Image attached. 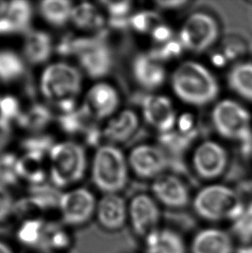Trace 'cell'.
<instances>
[{
	"label": "cell",
	"instance_id": "7a4b0ae2",
	"mask_svg": "<svg viewBox=\"0 0 252 253\" xmlns=\"http://www.w3.org/2000/svg\"><path fill=\"white\" fill-rule=\"evenodd\" d=\"M245 205L237 192L218 184L202 188L193 201L195 213L201 219L211 222H232L241 213Z\"/></svg>",
	"mask_w": 252,
	"mask_h": 253
},
{
	"label": "cell",
	"instance_id": "5bb4252c",
	"mask_svg": "<svg viewBox=\"0 0 252 253\" xmlns=\"http://www.w3.org/2000/svg\"><path fill=\"white\" fill-rule=\"evenodd\" d=\"M95 215L104 229H121L128 220V204L118 194L104 195L97 202Z\"/></svg>",
	"mask_w": 252,
	"mask_h": 253
},
{
	"label": "cell",
	"instance_id": "f35d334b",
	"mask_svg": "<svg viewBox=\"0 0 252 253\" xmlns=\"http://www.w3.org/2000/svg\"><path fill=\"white\" fill-rule=\"evenodd\" d=\"M171 35L170 29L165 25H157L152 30L154 39L160 42L170 41Z\"/></svg>",
	"mask_w": 252,
	"mask_h": 253
},
{
	"label": "cell",
	"instance_id": "8992f818",
	"mask_svg": "<svg viewBox=\"0 0 252 253\" xmlns=\"http://www.w3.org/2000/svg\"><path fill=\"white\" fill-rule=\"evenodd\" d=\"M215 129L222 137L246 140L251 134L252 117L242 105L231 99L218 102L211 113Z\"/></svg>",
	"mask_w": 252,
	"mask_h": 253
},
{
	"label": "cell",
	"instance_id": "30bf717a",
	"mask_svg": "<svg viewBox=\"0 0 252 253\" xmlns=\"http://www.w3.org/2000/svg\"><path fill=\"white\" fill-rule=\"evenodd\" d=\"M227 153L220 144L206 141L194 152L193 163L197 174L203 179L212 180L220 176L227 165Z\"/></svg>",
	"mask_w": 252,
	"mask_h": 253
},
{
	"label": "cell",
	"instance_id": "9a60e30c",
	"mask_svg": "<svg viewBox=\"0 0 252 253\" xmlns=\"http://www.w3.org/2000/svg\"><path fill=\"white\" fill-rule=\"evenodd\" d=\"M120 104L116 90L106 83H99L90 89L85 107L93 119H104L114 113Z\"/></svg>",
	"mask_w": 252,
	"mask_h": 253
},
{
	"label": "cell",
	"instance_id": "7bdbcfd3",
	"mask_svg": "<svg viewBox=\"0 0 252 253\" xmlns=\"http://www.w3.org/2000/svg\"><path fill=\"white\" fill-rule=\"evenodd\" d=\"M9 2H3V1H0V16L6 10L7 5H8Z\"/></svg>",
	"mask_w": 252,
	"mask_h": 253
},
{
	"label": "cell",
	"instance_id": "52a82bcc",
	"mask_svg": "<svg viewBox=\"0 0 252 253\" xmlns=\"http://www.w3.org/2000/svg\"><path fill=\"white\" fill-rule=\"evenodd\" d=\"M218 37V26L214 18L204 12H196L181 28L180 42L183 48L200 53L213 45Z\"/></svg>",
	"mask_w": 252,
	"mask_h": 253
},
{
	"label": "cell",
	"instance_id": "44dd1931",
	"mask_svg": "<svg viewBox=\"0 0 252 253\" xmlns=\"http://www.w3.org/2000/svg\"><path fill=\"white\" fill-rule=\"evenodd\" d=\"M138 118L131 110H125L119 116L111 120L104 134L113 143H124L132 137L138 127Z\"/></svg>",
	"mask_w": 252,
	"mask_h": 253
},
{
	"label": "cell",
	"instance_id": "f1b7e54d",
	"mask_svg": "<svg viewBox=\"0 0 252 253\" xmlns=\"http://www.w3.org/2000/svg\"><path fill=\"white\" fill-rule=\"evenodd\" d=\"M46 223L43 219L38 218L24 220L17 229V240L26 247L39 248Z\"/></svg>",
	"mask_w": 252,
	"mask_h": 253
},
{
	"label": "cell",
	"instance_id": "6da1fadb",
	"mask_svg": "<svg viewBox=\"0 0 252 253\" xmlns=\"http://www.w3.org/2000/svg\"><path fill=\"white\" fill-rule=\"evenodd\" d=\"M171 85L179 99L192 106H206L212 102L219 91L214 76L205 66L195 62L179 66L172 75Z\"/></svg>",
	"mask_w": 252,
	"mask_h": 253
},
{
	"label": "cell",
	"instance_id": "cb8c5ba5",
	"mask_svg": "<svg viewBox=\"0 0 252 253\" xmlns=\"http://www.w3.org/2000/svg\"><path fill=\"white\" fill-rule=\"evenodd\" d=\"M26 75L23 59L15 52L0 50V81L4 83H15Z\"/></svg>",
	"mask_w": 252,
	"mask_h": 253
},
{
	"label": "cell",
	"instance_id": "d590c367",
	"mask_svg": "<svg viewBox=\"0 0 252 253\" xmlns=\"http://www.w3.org/2000/svg\"><path fill=\"white\" fill-rule=\"evenodd\" d=\"M15 209L13 199L5 187L0 185V222L8 219Z\"/></svg>",
	"mask_w": 252,
	"mask_h": 253
},
{
	"label": "cell",
	"instance_id": "9c48e42d",
	"mask_svg": "<svg viewBox=\"0 0 252 253\" xmlns=\"http://www.w3.org/2000/svg\"><path fill=\"white\" fill-rule=\"evenodd\" d=\"M160 218L159 206L150 195H136L128 204V221L137 236L144 239L157 229Z\"/></svg>",
	"mask_w": 252,
	"mask_h": 253
},
{
	"label": "cell",
	"instance_id": "ffe728a7",
	"mask_svg": "<svg viewBox=\"0 0 252 253\" xmlns=\"http://www.w3.org/2000/svg\"><path fill=\"white\" fill-rule=\"evenodd\" d=\"M52 52V40L43 31H31L25 36L24 55L31 64H41L46 62Z\"/></svg>",
	"mask_w": 252,
	"mask_h": 253
},
{
	"label": "cell",
	"instance_id": "8fae6325",
	"mask_svg": "<svg viewBox=\"0 0 252 253\" xmlns=\"http://www.w3.org/2000/svg\"><path fill=\"white\" fill-rule=\"evenodd\" d=\"M129 164L136 175L142 178H157L167 167L164 151L153 145H139L129 154Z\"/></svg>",
	"mask_w": 252,
	"mask_h": 253
},
{
	"label": "cell",
	"instance_id": "83f0119b",
	"mask_svg": "<svg viewBox=\"0 0 252 253\" xmlns=\"http://www.w3.org/2000/svg\"><path fill=\"white\" fill-rule=\"evenodd\" d=\"M71 19L77 27L84 30L100 29L104 24V19L99 10L89 3H81L74 7Z\"/></svg>",
	"mask_w": 252,
	"mask_h": 253
},
{
	"label": "cell",
	"instance_id": "7402d4cb",
	"mask_svg": "<svg viewBox=\"0 0 252 253\" xmlns=\"http://www.w3.org/2000/svg\"><path fill=\"white\" fill-rule=\"evenodd\" d=\"M62 195V193L55 186L43 183L32 185L25 204L43 210L58 209Z\"/></svg>",
	"mask_w": 252,
	"mask_h": 253
},
{
	"label": "cell",
	"instance_id": "ac0fdd59",
	"mask_svg": "<svg viewBox=\"0 0 252 253\" xmlns=\"http://www.w3.org/2000/svg\"><path fill=\"white\" fill-rule=\"evenodd\" d=\"M144 253H187V247L177 232L158 227L144 238Z\"/></svg>",
	"mask_w": 252,
	"mask_h": 253
},
{
	"label": "cell",
	"instance_id": "2e32d148",
	"mask_svg": "<svg viewBox=\"0 0 252 253\" xmlns=\"http://www.w3.org/2000/svg\"><path fill=\"white\" fill-rule=\"evenodd\" d=\"M232 253V237L217 227H208L199 231L191 242L190 253Z\"/></svg>",
	"mask_w": 252,
	"mask_h": 253
},
{
	"label": "cell",
	"instance_id": "60d3db41",
	"mask_svg": "<svg viewBox=\"0 0 252 253\" xmlns=\"http://www.w3.org/2000/svg\"><path fill=\"white\" fill-rule=\"evenodd\" d=\"M157 3L164 8H178L181 5H184L186 2L184 1H159Z\"/></svg>",
	"mask_w": 252,
	"mask_h": 253
},
{
	"label": "cell",
	"instance_id": "836d02e7",
	"mask_svg": "<svg viewBox=\"0 0 252 253\" xmlns=\"http://www.w3.org/2000/svg\"><path fill=\"white\" fill-rule=\"evenodd\" d=\"M22 113L20 104L13 96H4L0 99V119L10 123V120H16Z\"/></svg>",
	"mask_w": 252,
	"mask_h": 253
},
{
	"label": "cell",
	"instance_id": "e0dca14e",
	"mask_svg": "<svg viewBox=\"0 0 252 253\" xmlns=\"http://www.w3.org/2000/svg\"><path fill=\"white\" fill-rule=\"evenodd\" d=\"M32 17V7L25 1L8 3L0 16V35L14 34L27 31Z\"/></svg>",
	"mask_w": 252,
	"mask_h": 253
},
{
	"label": "cell",
	"instance_id": "5b68a950",
	"mask_svg": "<svg viewBox=\"0 0 252 253\" xmlns=\"http://www.w3.org/2000/svg\"><path fill=\"white\" fill-rule=\"evenodd\" d=\"M50 156V177L56 188L74 184L84 176L85 155L84 149L74 142L56 144Z\"/></svg>",
	"mask_w": 252,
	"mask_h": 253
},
{
	"label": "cell",
	"instance_id": "4fadbf2b",
	"mask_svg": "<svg viewBox=\"0 0 252 253\" xmlns=\"http://www.w3.org/2000/svg\"><path fill=\"white\" fill-rule=\"evenodd\" d=\"M142 109L147 123L161 132H169L175 125L174 106L166 96H147L143 99Z\"/></svg>",
	"mask_w": 252,
	"mask_h": 253
},
{
	"label": "cell",
	"instance_id": "b9f144b4",
	"mask_svg": "<svg viewBox=\"0 0 252 253\" xmlns=\"http://www.w3.org/2000/svg\"><path fill=\"white\" fill-rule=\"evenodd\" d=\"M0 253H14V252L6 243L0 241Z\"/></svg>",
	"mask_w": 252,
	"mask_h": 253
},
{
	"label": "cell",
	"instance_id": "e575fe53",
	"mask_svg": "<svg viewBox=\"0 0 252 253\" xmlns=\"http://www.w3.org/2000/svg\"><path fill=\"white\" fill-rule=\"evenodd\" d=\"M156 21H158L157 15L147 11L136 13L130 19V23L136 31L144 33L149 31L154 24H156Z\"/></svg>",
	"mask_w": 252,
	"mask_h": 253
},
{
	"label": "cell",
	"instance_id": "7c38bea8",
	"mask_svg": "<svg viewBox=\"0 0 252 253\" xmlns=\"http://www.w3.org/2000/svg\"><path fill=\"white\" fill-rule=\"evenodd\" d=\"M156 201L169 209H183L190 202L188 188L181 179L172 174H162L152 184Z\"/></svg>",
	"mask_w": 252,
	"mask_h": 253
},
{
	"label": "cell",
	"instance_id": "4316f807",
	"mask_svg": "<svg viewBox=\"0 0 252 253\" xmlns=\"http://www.w3.org/2000/svg\"><path fill=\"white\" fill-rule=\"evenodd\" d=\"M52 120L50 110L42 104H34L17 119V123L25 129L38 131L47 126Z\"/></svg>",
	"mask_w": 252,
	"mask_h": 253
},
{
	"label": "cell",
	"instance_id": "d6a6232c",
	"mask_svg": "<svg viewBox=\"0 0 252 253\" xmlns=\"http://www.w3.org/2000/svg\"><path fill=\"white\" fill-rule=\"evenodd\" d=\"M23 148L26 153L38 155L44 158L47 153H50L54 143L51 137L48 136H38L30 137L23 142Z\"/></svg>",
	"mask_w": 252,
	"mask_h": 253
},
{
	"label": "cell",
	"instance_id": "3957f363",
	"mask_svg": "<svg viewBox=\"0 0 252 253\" xmlns=\"http://www.w3.org/2000/svg\"><path fill=\"white\" fill-rule=\"evenodd\" d=\"M81 85L82 76L78 70L64 63L49 66L42 76V92L63 113L75 110V99Z\"/></svg>",
	"mask_w": 252,
	"mask_h": 253
},
{
	"label": "cell",
	"instance_id": "74e56055",
	"mask_svg": "<svg viewBox=\"0 0 252 253\" xmlns=\"http://www.w3.org/2000/svg\"><path fill=\"white\" fill-rule=\"evenodd\" d=\"M182 45L181 42H168L167 44L164 46L162 49H159L158 51L155 52L151 56L156 60H164V59H168L173 57V56H177L180 55L182 48Z\"/></svg>",
	"mask_w": 252,
	"mask_h": 253
},
{
	"label": "cell",
	"instance_id": "d6986e66",
	"mask_svg": "<svg viewBox=\"0 0 252 253\" xmlns=\"http://www.w3.org/2000/svg\"><path fill=\"white\" fill-rule=\"evenodd\" d=\"M133 74L136 82L147 89L159 87L164 84L166 78L164 67L151 55L136 56L133 62Z\"/></svg>",
	"mask_w": 252,
	"mask_h": 253
},
{
	"label": "cell",
	"instance_id": "484cf974",
	"mask_svg": "<svg viewBox=\"0 0 252 253\" xmlns=\"http://www.w3.org/2000/svg\"><path fill=\"white\" fill-rule=\"evenodd\" d=\"M229 85L239 95L252 102V63H240L232 69Z\"/></svg>",
	"mask_w": 252,
	"mask_h": 253
},
{
	"label": "cell",
	"instance_id": "603a6c76",
	"mask_svg": "<svg viewBox=\"0 0 252 253\" xmlns=\"http://www.w3.org/2000/svg\"><path fill=\"white\" fill-rule=\"evenodd\" d=\"M43 158L38 155L26 153L18 159L17 169L19 178L27 180L32 185L43 183L46 175Z\"/></svg>",
	"mask_w": 252,
	"mask_h": 253
},
{
	"label": "cell",
	"instance_id": "d4e9b609",
	"mask_svg": "<svg viewBox=\"0 0 252 253\" xmlns=\"http://www.w3.org/2000/svg\"><path fill=\"white\" fill-rule=\"evenodd\" d=\"M73 8L71 2L64 0L43 1L39 5L42 17L55 27H62L71 18Z\"/></svg>",
	"mask_w": 252,
	"mask_h": 253
},
{
	"label": "cell",
	"instance_id": "ba28073f",
	"mask_svg": "<svg viewBox=\"0 0 252 253\" xmlns=\"http://www.w3.org/2000/svg\"><path fill=\"white\" fill-rule=\"evenodd\" d=\"M95 197L86 188H76L62 194L58 209L62 220L69 226H81L95 215Z\"/></svg>",
	"mask_w": 252,
	"mask_h": 253
},
{
	"label": "cell",
	"instance_id": "ab89813d",
	"mask_svg": "<svg viewBox=\"0 0 252 253\" xmlns=\"http://www.w3.org/2000/svg\"><path fill=\"white\" fill-rule=\"evenodd\" d=\"M11 137L10 123L0 119V151L6 146Z\"/></svg>",
	"mask_w": 252,
	"mask_h": 253
},
{
	"label": "cell",
	"instance_id": "4dcf8cb0",
	"mask_svg": "<svg viewBox=\"0 0 252 253\" xmlns=\"http://www.w3.org/2000/svg\"><path fill=\"white\" fill-rule=\"evenodd\" d=\"M232 233L244 243L252 241V202L246 204L242 212L232 221Z\"/></svg>",
	"mask_w": 252,
	"mask_h": 253
},
{
	"label": "cell",
	"instance_id": "1f68e13d",
	"mask_svg": "<svg viewBox=\"0 0 252 253\" xmlns=\"http://www.w3.org/2000/svg\"><path fill=\"white\" fill-rule=\"evenodd\" d=\"M17 159L11 153L0 154V185L3 187L12 186L19 180L17 174Z\"/></svg>",
	"mask_w": 252,
	"mask_h": 253
},
{
	"label": "cell",
	"instance_id": "f546056e",
	"mask_svg": "<svg viewBox=\"0 0 252 253\" xmlns=\"http://www.w3.org/2000/svg\"><path fill=\"white\" fill-rule=\"evenodd\" d=\"M69 245L70 237L63 227L55 223H46L39 249L45 252L64 250Z\"/></svg>",
	"mask_w": 252,
	"mask_h": 253
},
{
	"label": "cell",
	"instance_id": "8d00e7d4",
	"mask_svg": "<svg viewBox=\"0 0 252 253\" xmlns=\"http://www.w3.org/2000/svg\"><path fill=\"white\" fill-rule=\"evenodd\" d=\"M102 3L106 7L113 20L121 19L122 17L129 13L131 8V3L129 1H121V2L106 1V2H102Z\"/></svg>",
	"mask_w": 252,
	"mask_h": 253
},
{
	"label": "cell",
	"instance_id": "277c9868",
	"mask_svg": "<svg viewBox=\"0 0 252 253\" xmlns=\"http://www.w3.org/2000/svg\"><path fill=\"white\" fill-rule=\"evenodd\" d=\"M128 168L120 149L106 145L99 149L92 165V181L106 195L118 194L127 183Z\"/></svg>",
	"mask_w": 252,
	"mask_h": 253
}]
</instances>
